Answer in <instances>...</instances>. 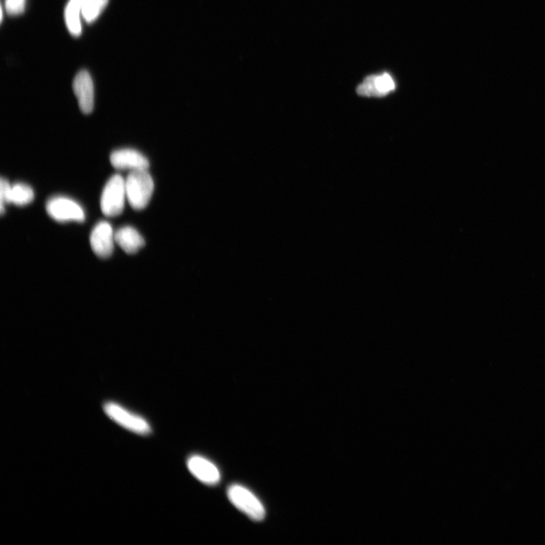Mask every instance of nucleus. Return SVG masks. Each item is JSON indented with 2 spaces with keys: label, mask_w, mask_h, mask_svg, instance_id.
<instances>
[{
  "label": "nucleus",
  "mask_w": 545,
  "mask_h": 545,
  "mask_svg": "<svg viewBox=\"0 0 545 545\" xmlns=\"http://www.w3.org/2000/svg\"><path fill=\"white\" fill-rule=\"evenodd\" d=\"M228 496L233 505L253 520L262 521L266 511L262 503L249 489L240 485H233L228 490Z\"/></svg>",
  "instance_id": "nucleus-4"
},
{
  "label": "nucleus",
  "mask_w": 545,
  "mask_h": 545,
  "mask_svg": "<svg viewBox=\"0 0 545 545\" xmlns=\"http://www.w3.org/2000/svg\"><path fill=\"white\" fill-rule=\"evenodd\" d=\"M115 233L106 221L98 223L90 235L92 251L102 259H107L114 251Z\"/></svg>",
  "instance_id": "nucleus-6"
},
{
  "label": "nucleus",
  "mask_w": 545,
  "mask_h": 545,
  "mask_svg": "<svg viewBox=\"0 0 545 545\" xmlns=\"http://www.w3.org/2000/svg\"><path fill=\"white\" fill-rule=\"evenodd\" d=\"M109 0H85L82 16L87 23H94L106 7Z\"/></svg>",
  "instance_id": "nucleus-14"
},
{
  "label": "nucleus",
  "mask_w": 545,
  "mask_h": 545,
  "mask_svg": "<svg viewBox=\"0 0 545 545\" xmlns=\"http://www.w3.org/2000/svg\"><path fill=\"white\" fill-rule=\"evenodd\" d=\"M85 0H69L66 8L65 19L70 33L75 37L81 35L80 14Z\"/></svg>",
  "instance_id": "nucleus-12"
},
{
  "label": "nucleus",
  "mask_w": 545,
  "mask_h": 545,
  "mask_svg": "<svg viewBox=\"0 0 545 545\" xmlns=\"http://www.w3.org/2000/svg\"><path fill=\"white\" fill-rule=\"evenodd\" d=\"M73 90L81 111L85 115L90 114L94 108V87L87 71H80L76 75Z\"/></svg>",
  "instance_id": "nucleus-7"
},
{
  "label": "nucleus",
  "mask_w": 545,
  "mask_h": 545,
  "mask_svg": "<svg viewBox=\"0 0 545 545\" xmlns=\"http://www.w3.org/2000/svg\"><path fill=\"white\" fill-rule=\"evenodd\" d=\"M26 0H6L5 7L6 12L10 16H18L23 13L25 8Z\"/></svg>",
  "instance_id": "nucleus-16"
},
{
  "label": "nucleus",
  "mask_w": 545,
  "mask_h": 545,
  "mask_svg": "<svg viewBox=\"0 0 545 545\" xmlns=\"http://www.w3.org/2000/svg\"><path fill=\"white\" fill-rule=\"evenodd\" d=\"M154 188L148 170L130 171L125 180L126 197L130 207L135 210L145 209L151 200Z\"/></svg>",
  "instance_id": "nucleus-1"
},
{
  "label": "nucleus",
  "mask_w": 545,
  "mask_h": 545,
  "mask_svg": "<svg viewBox=\"0 0 545 545\" xmlns=\"http://www.w3.org/2000/svg\"><path fill=\"white\" fill-rule=\"evenodd\" d=\"M125 180L120 174H115L107 182L102 194L100 205L102 213L109 218L120 215L125 208Z\"/></svg>",
  "instance_id": "nucleus-2"
},
{
  "label": "nucleus",
  "mask_w": 545,
  "mask_h": 545,
  "mask_svg": "<svg viewBox=\"0 0 545 545\" xmlns=\"http://www.w3.org/2000/svg\"><path fill=\"white\" fill-rule=\"evenodd\" d=\"M35 199V192L32 188L25 183H16L12 186L10 192V203H13L18 207H24Z\"/></svg>",
  "instance_id": "nucleus-13"
},
{
  "label": "nucleus",
  "mask_w": 545,
  "mask_h": 545,
  "mask_svg": "<svg viewBox=\"0 0 545 545\" xmlns=\"http://www.w3.org/2000/svg\"><path fill=\"white\" fill-rule=\"evenodd\" d=\"M116 243L126 253H137L145 245L141 234L130 226L123 227L115 233Z\"/></svg>",
  "instance_id": "nucleus-11"
},
{
  "label": "nucleus",
  "mask_w": 545,
  "mask_h": 545,
  "mask_svg": "<svg viewBox=\"0 0 545 545\" xmlns=\"http://www.w3.org/2000/svg\"><path fill=\"white\" fill-rule=\"evenodd\" d=\"M1 185H0V214L4 215L5 213V204H9L10 201V192H11L12 186L10 185L6 179L2 178Z\"/></svg>",
  "instance_id": "nucleus-15"
},
{
  "label": "nucleus",
  "mask_w": 545,
  "mask_h": 545,
  "mask_svg": "<svg viewBox=\"0 0 545 545\" xmlns=\"http://www.w3.org/2000/svg\"><path fill=\"white\" fill-rule=\"evenodd\" d=\"M46 209L48 214L59 223L84 222L85 214L80 205L67 197H56L48 200Z\"/></svg>",
  "instance_id": "nucleus-5"
},
{
  "label": "nucleus",
  "mask_w": 545,
  "mask_h": 545,
  "mask_svg": "<svg viewBox=\"0 0 545 545\" xmlns=\"http://www.w3.org/2000/svg\"><path fill=\"white\" fill-rule=\"evenodd\" d=\"M110 161L112 166L119 171L148 170L149 161L140 152L131 149H123L113 152Z\"/></svg>",
  "instance_id": "nucleus-8"
},
{
  "label": "nucleus",
  "mask_w": 545,
  "mask_h": 545,
  "mask_svg": "<svg viewBox=\"0 0 545 545\" xmlns=\"http://www.w3.org/2000/svg\"><path fill=\"white\" fill-rule=\"evenodd\" d=\"M191 474L204 484L214 486L221 480L220 471L212 462L199 455H193L188 460Z\"/></svg>",
  "instance_id": "nucleus-10"
},
{
  "label": "nucleus",
  "mask_w": 545,
  "mask_h": 545,
  "mask_svg": "<svg viewBox=\"0 0 545 545\" xmlns=\"http://www.w3.org/2000/svg\"><path fill=\"white\" fill-rule=\"evenodd\" d=\"M106 415L123 428L142 436L151 434L152 428L148 421L141 416L130 412L116 403H107L104 406Z\"/></svg>",
  "instance_id": "nucleus-3"
},
{
  "label": "nucleus",
  "mask_w": 545,
  "mask_h": 545,
  "mask_svg": "<svg viewBox=\"0 0 545 545\" xmlns=\"http://www.w3.org/2000/svg\"><path fill=\"white\" fill-rule=\"evenodd\" d=\"M393 78L387 73L372 75L365 78L357 88V94L364 97H382L394 91Z\"/></svg>",
  "instance_id": "nucleus-9"
}]
</instances>
